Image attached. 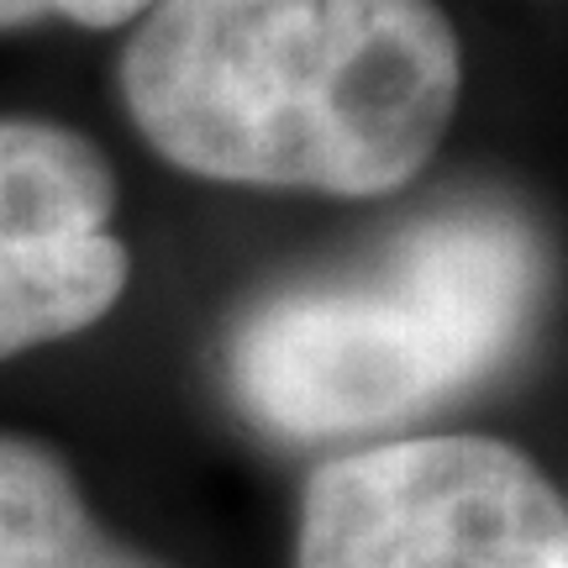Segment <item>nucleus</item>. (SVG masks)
I'll use <instances>...</instances> for the list:
<instances>
[{"instance_id": "nucleus-4", "label": "nucleus", "mask_w": 568, "mask_h": 568, "mask_svg": "<svg viewBox=\"0 0 568 568\" xmlns=\"http://www.w3.org/2000/svg\"><path fill=\"white\" fill-rule=\"evenodd\" d=\"M116 174L90 138L0 122V358L74 337L122 301Z\"/></svg>"}, {"instance_id": "nucleus-6", "label": "nucleus", "mask_w": 568, "mask_h": 568, "mask_svg": "<svg viewBox=\"0 0 568 568\" xmlns=\"http://www.w3.org/2000/svg\"><path fill=\"white\" fill-rule=\"evenodd\" d=\"M153 0H0V32L27 27L42 17H63L80 27H122V21L142 17Z\"/></svg>"}, {"instance_id": "nucleus-1", "label": "nucleus", "mask_w": 568, "mask_h": 568, "mask_svg": "<svg viewBox=\"0 0 568 568\" xmlns=\"http://www.w3.org/2000/svg\"><path fill=\"white\" fill-rule=\"evenodd\" d=\"M458 90L432 0H153L122 53L132 122L184 174L353 201L422 174Z\"/></svg>"}, {"instance_id": "nucleus-2", "label": "nucleus", "mask_w": 568, "mask_h": 568, "mask_svg": "<svg viewBox=\"0 0 568 568\" xmlns=\"http://www.w3.org/2000/svg\"><path fill=\"white\" fill-rule=\"evenodd\" d=\"M537 290L542 258L516 216L443 211L364 274L258 305L232 337V395L284 443L406 426L506 364Z\"/></svg>"}, {"instance_id": "nucleus-3", "label": "nucleus", "mask_w": 568, "mask_h": 568, "mask_svg": "<svg viewBox=\"0 0 568 568\" xmlns=\"http://www.w3.org/2000/svg\"><path fill=\"white\" fill-rule=\"evenodd\" d=\"M295 568H568V510L500 437L374 443L311 474Z\"/></svg>"}, {"instance_id": "nucleus-5", "label": "nucleus", "mask_w": 568, "mask_h": 568, "mask_svg": "<svg viewBox=\"0 0 568 568\" xmlns=\"http://www.w3.org/2000/svg\"><path fill=\"white\" fill-rule=\"evenodd\" d=\"M0 568H163L116 542L74 474L27 437H0Z\"/></svg>"}]
</instances>
